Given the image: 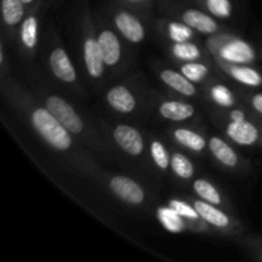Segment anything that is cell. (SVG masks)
Segmentation results:
<instances>
[{"label":"cell","instance_id":"cell-33","mask_svg":"<svg viewBox=\"0 0 262 262\" xmlns=\"http://www.w3.org/2000/svg\"><path fill=\"white\" fill-rule=\"evenodd\" d=\"M22 2L25 3V5H31V4H33L36 0H22Z\"/></svg>","mask_w":262,"mask_h":262},{"label":"cell","instance_id":"cell-32","mask_svg":"<svg viewBox=\"0 0 262 262\" xmlns=\"http://www.w3.org/2000/svg\"><path fill=\"white\" fill-rule=\"evenodd\" d=\"M230 119L232 120H245L246 113L241 109H235L230 112Z\"/></svg>","mask_w":262,"mask_h":262},{"label":"cell","instance_id":"cell-4","mask_svg":"<svg viewBox=\"0 0 262 262\" xmlns=\"http://www.w3.org/2000/svg\"><path fill=\"white\" fill-rule=\"evenodd\" d=\"M114 141L128 155L138 156L143 152V138L140 130L127 124H119L114 128Z\"/></svg>","mask_w":262,"mask_h":262},{"label":"cell","instance_id":"cell-11","mask_svg":"<svg viewBox=\"0 0 262 262\" xmlns=\"http://www.w3.org/2000/svg\"><path fill=\"white\" fill-rule=\"evenodd\" d=\"M106 101L115 112L128 114L136 109V97L125 86H114L107 91Z\"/></svg>","mask_w":262,"mask_h":262},{"label":"cell","instance_id":"cell-1","mask_svg":"<svg viewBox=\"0 0 262 262\" xmlns=\"http://www.w3.org/2000/svg\"><path fill=\"white\" fill-rule=\"evenodd\" d=\"M31 122L38 135L55 150L67 151L72 147V138L69 130L43 107H37L31 114Z\"/></svg>","mask_w":262,"mask_h":262},{"label":"cell","instance_id":"cell-6","mask_svg":"<svg viewBox=\"0 0 262 262\" xmlns=\"http://www.w3.org/2000/svg\"><path fill=\"white\" fill-rule=\"evenodd\" d=\"M49 64H50L51 72L58 79L67 82V83H72V82L76 81V69H74L73 64H72L71 59H69L68 54L66 53L64 49H54L49 56Z\"/></svg>","mask_w":262,"mask_h":262},{"label":"cell","instance_id":"cell-21","mask_svg":"<svg viewBox=\"0 0 262 262\" xmlns=\"http://www.w3.org/2000/svg\"><path fill=\"white\" fill-rule=\"evenodd\" d=\"M158 217L163 227L171 233H181L184 229L183 217L174 211L170 206L160 207L158 211Z\"/></svg>","mask_w":262,"mask_h":262},{"label":"cell","instance_id":"cell-5","mask_svg":"<svg viewBox=\"0 0 262 262\" xmlns=\"http://www.w3.org/2000/svg\"><path fill=\"white\" fill-rule=\"evenodd\" d=\"M227 135L235 143L242 146H252L260 140V130L248 120H232L227 125Z\"/></svg>","mask_w":262,"mask_h":262},{"label":"cell","instance_id":"cell-19","mask_svg":"<svg viewBox=\"0 0 262 262\" xmlns=\"http://www.w3.org/2000/svg\"><path fill=\"white\" fill-rule=\"evenodd\" d=\"M235 81L250 87H260L262 84V74L256 69L246 66H235L229 69Z\"/></svg>","mask_w":262,"mask_h":262},{"label":"cell","instance_id":"cell-8","mask_svg":"<svg viewBox=\"0 0 262 262\" xmlns=\"http://www.w3.org/2000/svg\"><path fill=\"white\" fill-rule=\"evenodd\" d=\"M220 55L224 60L235 64L252 63L256 53L252 46L243 40H233L220 49Z\"/></svg>","mask_w":262,"mask_h":262},{"label":"cell","instance_id":"cell-24","mask_svg":"<svg viewBox=\"0 0 262 262\" xmlns=\"http://www.w3.org/2000/svg\"><path fill=\"white\" fill-rule=\"evenodd\" d=\"M173 54L177 59L184 61H193L201 56V51L197 45L184 41V42H176L173 46Z\"/></svg>","mask_w":262,"mask_h":262},{"label":"cell","instance_id":"cell-16","mask_svg":"<svg viewBox=\"0 0 262 262\" xmlns=\"http://www.w3.org/2000/svg\"><path fill=\"white\" fill-rule=\"evenodd\" d=\"M210 151L212 155L228 168H234L238 164V156L235 151L219 137H211L209 142Z\"/></svg>","mask_w":262,"mask_h":262},{"label":"cell","instance_id":"cell-17","mask_svg":"<svg viewBox=\"0 0 262 262\" xmlns=\"http://www.w3.org/2000/svg\"><path fill=\"white\" fill-rule=\"evenodd\" d=\"M174 138L182 146L192 151H196V152H201L206 147L205 138L200 133L188 129V128H178L174 130Z\"/></svg>","mask_w":262,"mask_h":262},{"label":"cell","instance_id":"cell-31","mask_svg":"<svg viewBox=\"0 0 262 262\" xmlns=\"http://www.w3.org/2000/svg\"><path fill=\"white\" fill-rule=\"evenodd\" d=\"M251 105L258 114L262 115V92L253 95L252 99H251Z\"/></svg>","mask_w":262,"mask_h":262},{"label":"cell","instance_id":"cell-10","mask_svg":"<svg viewBox=\"0 0 262 262\" xmlns=\"http://www.w3.org/2000/svg\"><path fill=\"white\" fill-rule=\"evenodd\" d=\"M105 66L114 67L122 58V46L118 36L110 30H102L97 36Z\"/></svg>","mask_w":262,"mask_h":262},{"label":"cell","instance_id":"cell-30","mask_svg":"<svg viewBox=\"0 0 262 262\" xmlns=\"http://www.w3.org/2000/svg\"><path fill=\"white\" fill-rule=\"evenodd\" d=\"M169 206H170L174 211L178 212L182 217H186V219L196 220L200 217V215L197 214L194 207H192L191 205L186 204V202L179 201V200H171V201L169 202Z\"/></svg>","mask_w":262,"mask_h":262},{"label":"cell","instance_id":"cell-3","mask_svg":"<svg viewBox=\"0 0 262 262\" xmlns=\"http://www.w3.org/2000/svg\"><path fill=\"white\" fill-rule=\"evenodd\" d=\"M110 189L115 196L130 205H141L145 201V192L140 184L124 176H115L109 182Z\"/></svg>","mask_w":262,"mask_h":262},{"label":"cell","instance_id":"cell-18","mask_svg":"<svg viewBox=\"0 0 262 262\" xmlns=\"http://www.w3.org/2000/svg\"><path fill=\"white\" fill-rule=\"evenodd\" d=\"M3 19L8 26L13 27L23 20L25 3L22 0H2Z\"/></svg>","mask_w":262,"mask_h":262},{"label":"cell","instance_id":"cell-20","mask_svg":"<svg viewBox=\"0 0 262 262\" xmlns=\"http://www.w3.org/2000/svg\"><path fill=\"white\" fill-rule=\"evenodd\" d=\"M20 41L27 49L32 50L38 41V22L35 15L26 18L20 27Z\"/></svg>","mask_w":262,"mask_h":262},{"label":"cell","instance_id":"cell-34","mask_svg":"<svg viewBox=\"0 0 262 262\" xmlns=\"http://www.w3.org/2000/svg\"><path fill=\"white\" fill-rule=\"evenodd\" d=\"M127 2H130V3H140V2H143V0H127Z\"/></svg>","mask_w":262,"mask_h":262},{"label":"cell","instance_id":"cell-14","mask_svg":"<svg viewBox=\"0 0 262 262\" xmlns=\"http://www.w3.org/2000/svg\"><path fill=\"white\" fill-rule=\"evenodd\" d=\"M160 78L164 83L168 84L169 87H171L174 91L179 92L181 95L188 97L196 95L197 91L194 84L182 72L179 73V72L173 71V69H164L160 73Z\"/></svg>","mask_w":262,"mask_h":262},{"label":"cell","instance_id":"cell-7","mask_svg":"<svg viewBox=\"0 0 262 262\" xmlns=\"http://www.w3.org/2000/svg\"><path fill=\"white\" fill-rule=\"evenodd\" d=\"M114 22L120 33L130 42L138 43L145 38V28L142 23L130 13L120 10L115 14Z\"/></svg>","mask_w":262,"mask_h":262},{"label":"cell","instance_id":"cell-15","mask_svg":"<svg viewBox=\"0 0 262 262\" xmlns=\"http://www.w3.org/2000/svg\"><path fill=\"white\" fill-rule=\"evenodd\" d=\"M194 106L188 102L182 101H164L159 106V113L163 118L174 122L187 120L194 115Z\"/></svg>","mask_w":262,"mask_h":262},{"label":"cell","instance_id":"cell-29","mask_svg":"<svg viewBox=\"0 0 262 262\" xmlns=\"http://www.w3.org/2000/svg\"><path fill=\"white\" fill-rule=\"evenodd\" d=\"M192 30H193V28H191L188 25H186V23L173 22L169 23L168 33L169 37H170L174 42H184V41H189L192 38Z\"/></svg>","mask_w":262,"mask_h":262},{"label":"cell","instance_id":"cell-28","mask_svg":"<svg viewBox=\"0 0 262 262\" xmlns=\"http://www.w3.org/2000/svg\"><path fill=\"white\" fill-rule=\"evenodd\" d=\"M150 152L152 156V160L155 161L156 165L163 170H166L170 165V158H169L168 150L165 146L158 140H154L150 145Z\"/></svg>","mask_w":262,"mask_h":262},{"label":"cell","instance_id":"cell-27","mask_svg":"<svg viewBox=\"0 0 262 262\" xmlns=\"http://www.w3.org/2000/svg\"><path fill=\"white\" fill-rule=\"evenodd\" d=\"M210 95L214 102L223 107H232L234 105V96L233 92L224 84H215L210 90Z\"/></svg>","mask_w":262,"mask_h":262},{"label":"cell","instance_id":"cell-25","mask_svg":"<svg viewBox=\"0 0 262 262\" xmlns=\"http://www.w3.org/2000/svg\"><path fill=\"white\" fill-rule=\"evenodd\" d=\"M181 72L192 82H201L209 74V68L197 61H188L181 67Z\"/></svg>","mask_w":262,"mask_h":262},{"label":"cell","instance_id":"cell-12","mask_svg":"<svg viewBox=\"0 0 262 262\" xmlns=\"http://www.w3.org/2000/svg\"><path fill=\"white\" fill-rule=\"evenodd\" d=\"M182 20L199 32L210 35L217 31V23L212 17L199 9H186L182 13Z\"/></svg>","mask_w":262,"mask_h":262},{"label":"cell","instance_id":"cell-23","mask_svg":"<svg viewBox=\"0 0 262 262\" xmlns=\"http://www.w3.org/2000/svg\"><path fill=\"white\" fill-rule=\"evenodd\" d=\"M170 165L174 173L182 179H191L194 173V166L187 156L181 152H174L170 158Z\"/></svg>","mask_w":262,"mask_h":262},{"label":"cell","instance_id":"cell-9","mask_svg":"<svg viewBox=\"0 0 262 262\" xmlns=\"http://www.w3.org/2000/svg\"><path fill=\"white\" fill-rule=\"evenodd\" d=\"M83 56L86 69L90 76L94 78H100L104 74L105 61L97 38L95 40L94 37H89L84 40Z\"/></svg>","mask_w":262,"mask_h":262},{"label":"cell","instance_id":"cell-22","mask_svg":"<svg viewBox=\"0 0 262 262\" xmlns=\"http://www.w3.org/2000/svg\"><path fill=\"white\" fill-rule=\"evenodd\" d=\"M193 191L204 201L210 202L212 205L222 204V196H220L219 191L206 179H197V181H194Z\"/></svg>","mask_w":262,"mask_h":262},{"label":"cell","instance_id":"cell-26","mask_svg":"<svg viewBox=\"0 0 262 262\" xmlns=\"http://www.w3.org/2000/svg\"><path fill=\"white\" fill-rule=\"evenodd\" d=\"M207 10L214 17L229 18L233 14V4L230 0H204Z\"/></svg>","mask_w":262,"mask_h":262},{"label":"cell","instance_id":"cell-2","mask_svg":"<svg viewBox=\"0 0 262 262\" xmlns=\"http://www.w3.org/2000/svg\"><path fill=\"white\" fill-rule=\"evenodd\" d=\"M45 107L72 135H79L83 130L84 124L82 118L64 99L59 96H49L45 101Z\"/></svg>","mask_w":262,"mask_h":262},{"label":"cell","instance_id":"cell-13","mask_svg":"<svg viewBox=\"0 0 262 262\" xmlns=\"http://www.w3.org/2000/svg\"><path fill=\"white\" fill-rule=\"evenodd\" d=\"M215 206H216V205H212L210 204V202L204 201V200H202V201H194L193 205L197 214H199L200 217L204 219L206 223H209V224L214 225V227L216 228L229 227L230 220L229 217H228V215Z\"/></svg>","mask_w":262,"mask_h":262}]
</instances>
